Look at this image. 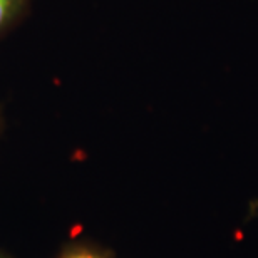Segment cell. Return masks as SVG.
<instances>
[{"mask_svg":"<svg viewBox=\"0 0 258 258\" xmlns=\"http://www.w3.org/2000/svg\"><path fill=\"white\" fill-rule=\"evenodd\" d=\"M0 258H9L7 255H4V253H0Z\"/></svg>","mask_w":258,"mask_h":258,"instance_id":"3957f363","label":"cell"},{"mask_svg":"<svg viewBox=\"0 0 258 258\" xmlns=\"http://www.w3.org/2000/svg\"><path fill=\"white\" fill-rule=\"evenodd\" d=\"M24 0H0V29L17 14Z\"/></svg>","mask_w":258,"mask_h":258,"instance_id":"7a4b0ae2","label":"cell"},{"mask_svg":"<svg viewBox=\"0 0 258 258\" xmlns=\"http://www.w3.org/2000/svg\"><path fill=\"white\" fill-rule=\"evenodd\" d=\"M60 258H107L97 251L96 248H91V246H84V245H77L72 246V248L66 250Z\"/></svg>","mask_w":258,"mask_h":258,"instance_id":"6da1fadb","label":"cell"}]
</instances>
